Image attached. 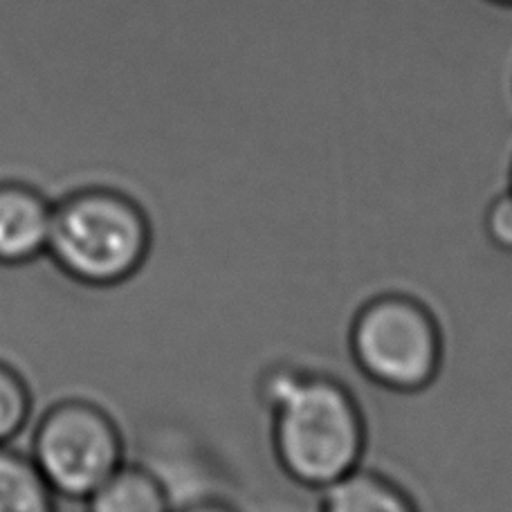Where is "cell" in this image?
<instances>
[{
  "label": "cell",
  "instance_id": "9c48e42d",
  "mask_svg": "<svg viewBox=\"0 0 512 512\" xmlns=\"http://www.w3.org/2000/svg\"><path fill=\"white\" fill-rule=\"evenodd\" d=\"M32 414V393L21 373L0 362V445L23 432Z\"/></svg>",
  "mask_w": 512,
  "mask_h": 512
},
{
  "label": "cell",
  "instance_id": "7a4b0ae2",
  "mask_svg": "<svg viewBox=\"0 0 512 512\" xmlns=\"http://www.w3.org/2000/svg\"><path fill=\"white\" fill-rule=\"evenodd\" d=\"M151 243L149 216L115 187H79L54 205L48 256L84 286L113 288L133 279L149 259Z\"/></svg>",
  "mask_w": 512,
  "mask_h": 512
},
{
  "label": "cell",
  "instance_id": "8fae6325",
  "mask_svg": "<svg viewBox=\"0 0 512 512\" xmlns=\"http://www.w3.org/2000/svg\"><path fill=\"white\" fill-rule=\"evenodd\" d=\"M182 512H230L225 506H216V504H198V506H191Z\"/></svg>",
  "mask_w": 512,
  "mask_h": 512
},
{
  "label": "cell",
  "instance_id": "30bf717a",
  "mask_svg": "<svg viewBox=\"0 0 512 512\" xmlns=\"http://www.w3.org/2000/svg\"><path fill=\"white\" fill-rule=\"evenodd\" d=\"M483 230L497 250L512 254V189L499 194L488 205Z\"/></svg>",
  "mask_w": 512,
  "mask_h": 512
},
{
  "label": "cell",
  "instance_id": "3957f363",
  "mask_svg": "<svg viewBox=\"0 0 512 512\" xmlns=\"http://www.w3.org/2000/svg\"><path fill=\"white\" fill-rule=\"evenodd\" d=\"M351 353L358 369L378 387L414 393L438 378L443 333L425 304L389 292L358 310L351 326Z\"/></svg>",
  "mask_w": 512,
  "mask_h": 512
},
{
  "label": "cell",
  "instance_id": "277c9868",
  "mask_svg": "<svg viewBox=\"0 0 512 512\" xmlns=\"http://www.w3.org/2000/svg\"><path fill=\"white\" fill-rule=\"evenodd\" d=\"M32 461L54 495L86 501L124 465L120 427L95 402L61 400L34 429Z\"/></svg>",
  "mask_w": 512,
  "mask_h": 512
},
{
  "label": "cell",
  "instance_id": "7c38bea8",
  "mask_svg": "<svg viewBox=\"0 0 512 512\" xmlns=\"http://www.w3.org/2000/svg\"><path fill=\"white\" fill-rule=\"evenodd\" d=\"M510 189H512V169H510Z\"/></svg>",
  "mask_w": 512,
  "mask_h": 512
},
{
  "label": "cell",
  "instance_id": "6da1fadb",
  "mask_svg": "<svg viewBox=\"0 0 512 512\" xmlns=\"http://www.w3.org/2000/svg\"><path fill=\"white\" fill-rule=\"evenodd\" d=\"M263 400L272 411L274 454L299 486L326 490L362 468L367 420L344 382L274 367L263 380Z\"/></svg>",
  "mask_w": 512,
  "mask_h": 512
},
{
  "label": "cell",
  "instance_id": "52a82bcc",
  "mask_svg": "<svg viewBox=\"0 0 512 512\" xmlns=\"http://www.w3.org/2000/svg\"><path fill=\"white\" fill-rule=\"evenodd\" d=\"M88 512H173L167 490L142 468L122 465L86 499Z\"/></svg>",
  "mask_w": 512,
  "mask_h": 512
},
{
  "label": "cell",
  "instance_id": "ba28073f",
  "mask_svg": "<svg viewBox=\"0 0 512 512\" xmlns=\"http://www.w3.org/2000/svg\"><path fill=\"white\" fill-rule=\"evenodd\" d=\"M54 497L32 456L0 445V512H54Z\"/></svg>",
  "mask_w": 512,
  "mask_h": 512
},
{
  "label": "cell",
  "instance_id": "8992f818",
  "mask_svg": "<svg viewBox=\"0 0 512 512\" xmlns=\"http://www.w3.org/2000/svg\"><path fill=\"white\" fill-rule=\"evenodd\" d=\"M319 512H418V508L396 481L358 468L322 490Z\"/></svg>",
  "mask_w": 512,
  "mask_h": 512
},
{
  "label": "cell",
  "instance_id": "5b68a950",
  "mask_svg": "<svg viewBox=\"0 0 512 512\" xmlns=\"http://www.w3.org/2000/svg\"><path fill=\"white\" fill-rule=\"evenodd\" d=\"M54 205L30 182L0 180V265H27L48 254Z\"/></svg>",
  "mask_w": 512,
  "mask_h": 512
}]
</instances>
